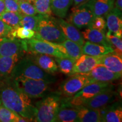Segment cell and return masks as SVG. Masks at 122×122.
I'll return each mask as SVG.
<instances>
[{"mask_svg":"<svg viewBox=\"0 0 122 122\" xmlns=\"http://www.w3.org/2000/svg\"><path fill=\"white\" fill-rule=\"evenodd\" d=\"M0 100L4 106L28 122L34 121L36 107L32 103L31 98L18 87L11 77H7L0 84Z\"/></svg>","mask_w":122,"mask_h":122,"instance_id":"1","label":"cell"},{"mask_svg":"<svg viewBox=\"0 0 122 122\" xmlns=\"http://www.w3.org/2000/svg\"><path fill=\"white\" fill-rule=\"evenodd\" d=\"M62 99L61 94H48L41 100L36 103V114L35 122H54L59 109L60 107Z\"/></svg>","mask_w":122,"mask_h":122,"instance_id":"2","label":"cell"},{"mask_svg":"<svg viewBox=\"0 0 122 122\" xmlns=\"http://www.w3.org/2000/svg\"><path fill=\"white\" fill-rule=\"evenodd\" d=\"M35 32L36 33L33 38L54 43L61 44L66 39L56 18L51 16L41 15Z\"/></svg>","mask_w":122,"mask_h":122,"instance_id":"3","label":"cell"},{"mask_svg":"<svg viewBox=\"0 0 122 122\" xmlns=\"http://www.w3.org/2000/svg\"><path fill=\"white\" fill-rule=\"evenodd\" d=\"M19 76L52 81L55 80L51 74L46 72L40 68L30 57H25L20 59L15 66L10 77L14 79Z\"/></svg>","mask_w":122,"mask_h":122,"instance_id":"4","label":"cell"},{"mask_svg":"<svg viewBox=\"0 0 122 122\" xmlns=\"http://www.w3.org/2000/svg\"><path fill=\"white\" fill-rule=\"evenodd\" d=\"M17 86L30 98H43L48 94L52 81L19 77L13 79Z\"/></svg>","mask_w":122,"mask_h":122,"instance_id":"5","label":"cell"},{"mask_svg":"<svg viewBox=\"0 0 122 122\" xmlns=\"http://www.w3.org/2000/svg\"><path fill=\"white\" fill-rule=\"evenodd\" d=\"M64 81L61 84V94L67 97H71L81 91L89 84L94 82L85 74H76Z\"/></svg>","mask_w":122,"mask_h":122,"instance_id":"6","label":"cell"},{"mask_svg":"<svg viewBox=\"0 0 122 122\" xmlns=\"http://www.w3.org/2000/svg\"><path fill=\"white\" fill-rule=\"evenodd\" d=\"M23 42L25 51L32 54H44L58 58H69L44 40L32 38Z\"/></svg>","mask_w":122,"mask_h":122,"instance_id":"7","label":"cell"},{"mask_svg":"<svg viewBox=\"0 0 122 122\" xmlns=\"http://www.w3.org/2000/svg\"><path fill=\"white\" fill-rule=\"evenodd\" d=\"M94 16L89 7L85 4L75 6L68 18V22L77 28L88 27Z\"/></svg>","mask_w":122,"mask_h":122,"instance_id":"8","label":"cell"},{"mask_svg":"<svg viewBox=\"0 0 122 122\" xmlns=\"http://www.w3.org/2000/svg\"><path fill=\"white\" fill-rule=\"evenodd\" d=\"M23 51H25L23 41L16 38L0 37V56L11 57L22 54Z\"/></svg>","mask_w":122,"mask_h":122,"instance_id":"9","label":"cell"},{"mask_svg":"<svg viewBox=\"0 0 122 122\" xmlns=\"http://www.w3.org/2000/svg\"><path fill=\"white\" fill-rule=\"evenodd\" d=\"M116 97L117 93L113 90V86L111 84L104 91L88 100L83 106L92 109H99L111 104L115 100Z\"/></svg>","mask_w":122,"mask_h":122,"instance_id":"10","label":"cell"},{"mask_svg":"<svg viewBox=\"0 0 122 122\" xmlns=\"http://www.w3.org/2000/svg\"><path fill=\"white\" fill-rule=\"evenodd\" d=\"M93 81L109 82L116 80L121 77L122 75L112 71L104 66L98 65L89 72L85 74Z\"/></svg>","mask_w":122,"mask_h":122,"instance_id":"11","label":"cell"},{"mask_svg":"<svg viewBox=\"0 0 122 122\" xmlns=\"http://www.w3.org/2000/svg\"><path fill=\"white\" fill-rule=\"evenodd\" d=\"M99 59L100 57H94L83 54L76 59L72 75L89 72L96 66L99 65Z\"/></svg>","mask_w":122,"mask_h":122,"instance_id":"12","label":"cell"},{"mask_svg":"<svg viewBox=\"0 0 122 122\" xmlns=\"http://www.w3.org/2000/svg\"><path fill=\"white\" fill-rule=\"evenodd\" d=\"M106 27L108 31L119 38L122 37V11L115 7L106 15Z\"/></svg>","mask_w":122,"mask_h":122,"instance_id":"13","label":"cell"},{"mask_svg":"<svg viewBox=\"0 0 122 122\" xmlns=\"http://www.w3.org/2000/svg\"><path fill=\"white\" fill-rule=\"evenodd\" d=\"M56 21L66 39L76 42L83 46L85 42V40L83 39L81 33L75 26L70 23L64 20L62 18L56 19Z\"/></svg>","mask_w":122,"mask_h":122,"instance_id":"14","label":"cell"},{"mask_svg":"<svg viewBox=\"0 0 122 122\" xmlns=\"http://www.w3.org/2000/svg\"><path fill=\"white\" fill-rule=\"evenodd\" d=\"M114 2L115 0H88L84 4L94 16H103L113 9Z\"/></svg>","mask_w":122,"mask_h":122,"instance_id":"15","label":"cell"},{"mask_svg":"<svg viewBox=\"0 0 122 122\" xmlns=\"http://www.w3.org/2000/svg\"><path fill=\"white\" fill-rule=\"evenodd\" d=\"M98 110L102 122H121L122 121V109L119 103L108 105Z\"/></svg>","mask_w":122,"mask_h":122,"instance_id":"16","label":"cell"},{"mask_svg":"<svg viewBox=\"0 0 122 122\" xmlns=\"http://www.w3.org/2000/svg\"><path fill=\"white\" fill-rule=\"evenodd\" d=\"M32 57L30 58L33 62L46 72L53 74L58 71L57 63L51 56L44 54H33Z\"/></svg>","mask_w":122,"mask_h":122,"instance_id":"17","label":"cell"},{"mask_svg":"<svg viewBox=\"0 0 122 122\" xmlns=\"http://www.w3.org/2000/svg\"><path fill=\"white\" fill-rule=\"evenodd\" d=\"M99 65L104 66L112 72L122 74V57L114 52L100 56Z\"/></svg>","mask_w":122,"mask_h":122,"instance_id":"18","label":"cell"},{"mask_svg":"<svg viewBox=\"0 0 122 122\" xmlns=\"http://www.w3.org/2000/svg\"><path fill=\"white\" fill-rule=\"evenodd\" d=\"M81 33L85 40L93 43L112 47L110 43L107 39L105 32L104 31L88 27L84 31H82Z\"/></svg>","mask_w":122,"mask_h":122,"instance_id":"19","label":"cell"},{"mask_svg":"<svg viewBox=\"0 0 122 122\" xmlns=\"http://www.w3.org/2000/svg\"><path fill=\"white\" fill-rule=\"evenodd\" d=\"M82 50L83 54L94 57H100L114 52V49L112 47L93 43L88 41H85L82 46Z\"/></svg>","mask_w":122,"mask_h":122,"instance_id":"20","label":"cell"},{"mask_svg":"<svg viewBox=\"0 0 122 122\" xmlns=\"http://www.w3.org/2000/svg\"><path fill=\"white\" fill-rule=\"evenodd\" d=\"M22 54L15 55L11 57L0 56V77H10L15 66L20 59Z\"/></svg>","mask_w":122,"mask_h":122,"instance_id":"21","label":"cell"},{"mask_svg":"<svg viewBox=\"0 0 122 122\" xmlns=\"http://www.w3.org/2000/svg\"><path fill=\"white\" fill-rule=\"evenodd\" d=\"M77 122H102L98 109H92L84 106L77 107Z\"/></svg>","mask_w":122,"mask_h":122,"instance_id":"22","label":"cell"},{"mask_svg":"<svg viewBox=\"0 0 122 122\" xmlns=\"http://www.w3.org/2000/svg\"><path fill=\"white\" fill-rule=\"evenodd\" d=\"M77 107L66 106L61 103L56 122H77Z\"/></svg>","mask_w":122,"mask_h":122,"instance_id":"23","label":"cell"},{"mask_svg":"<svg viewBox=\"0 0 122 122\" xmlns=\"http://www.w3.org/2000/svg\"><path fill=\"white\" fill-rule=\"evenodd\" d=\"M72 2V0H51V11L59 18H65Z\"/></svg>","mask_w":122,"mask_h":122,"instance_id":"24","label":"cell"},{"mask_svg":"<svg viewBox=\"0 0 122 122\" xmlns=\"http://www.w3.org/2000/svg\"><path fill=\"white\" fill-rule=\"evenodd\" d=\"M0 122H28L4 105H0Z\"/></svg>","mask_w":122,"mask_h":122,"instance_id":"25","label":"cell"},{"mask_svg":"<svg viewBox=\"0 0 122 122\" xmlns=\"http://www.w3.org/2000/svg\"><path fill=\"white\" fill-rule=\"evenodd\" d=\"M55 58V61L58 64V68L59 71L67 75H72L76 59L72 58L66 57Z\"/></svg>","mask_w":122,"mask_h":122,"instance_id":"26","label":"cell"},{"mask_svg":"<svg viewBox=\"0 0 122 122\" xmlns=\"http://www.w3.org/2000/svg\"><path fill=\"white\" fill-rule=\"evenodd\" d=\"M61 44L65 48L67 54L70 58L77 59L83 54L82 46L76 42L66 39Z\"/></svg>","mask_w":122,"mask_h":122,"instance_id":"27","label":"cell"},{"mask_svg":"<svg viewBox=\"0 0 122 122\" xmlns=\"http://www.w3.org/2000/svg\"><path fill=\"white\" fill-rule=\"evenodd\" d=\"M23 15L21 13L5 11L0 16V19L4 21L12 28H15L19 27L20 22Z\"/></svg>","mask_w":122,"mask_h":122,"instance_id":"28","label":"cell"},{"mask_svg":"<svg viewBox=\"0 0 122 122\" xmlns=\"http://www.w3.org/2000/svg\"><path fill=\"white\" fill-rule=\"evenodd\" d=\"M41 17V15H23L20 22L19 26L23 27L33 30H36L38 23Z\"/></svg>","mask_w":122,"mask_h":122,"instance_id":"29","label":"cell"},{"mask_svg":"<svg viewBox=\"0 0 122 122\" xmlns=\"http://www.w3.org/2000/svg\"><path fill=\"white\" fill-rule=\"evenodd\" d=\"M51 0H34L33 5L37 14L44 16H51Z\"/></svg>","mask_w":122,"mask_h":122,"instance_id":"30","label":"cell"},{"mask_svg":"<svg viewBox=\"0 0 122 122\" xmlns=\"http://www.w3.org/2000/svg\"><path fill=\"white\" fill-rule=\"evenodd\" d=\"M36 32L23 27H18L13 28L11 36L13 38H18L22 40H28L33 38Z\"/></svg>","mask_w":122,"mask_h":122,"instance_id":"31","label":"cell"},{"mask_svg":"<svg viewBox=\"0 0 122 122\" xmlns=\"http://www.w3.org/2000/svg\"><path fill=\"white\" fill-rule=\"evenodd\" d=\"M106 37L109 42L114 49V53L118 56H122V41L121 38H119L115 35L111 34L110 32L107 31L106 32Z\"/></svg>","mask_w":122,"mask_h":122,"instance_id":"32","label":"cell"},{"mask_svg":"<svg viewBox=\"0 0 122 122\" xmlns=\"http://www.w3.org/2000/svg\"><path fill=\"white\" fill-rule=\"evenodd\" d=\"M17 2L22 15H35L37 14L33 3L24 0H18Z\"/></svg>","mask_w":122,"mask_h":122,"instance_id":"33","label":"cell"},{"mask_svg":"<svg viewBox=\"0 0 122 122\" xmlns=\"http://www.w3.org/2000/svg\"><path fill=\"white\" fill-rule=\"evenodd\" d=\"M88 27L105 32L106 28V20L103 16H94Z\"/></svg>","mask_w":122,"mask_h":122,"instance_id":"34","label":"cell"},{"mask_svg":"<svg viewBox=\"0 0 122 122\" xmlns=\"http://www.w3.org/2000/svg\"><path fill=\"white\" fill-rule=\"evenodd\" d=\"M13 28L0 19V37H11V32Z\"/></svg>","mask_w":122,"mask_h":122,"instance_id":"35","label":"cell"},{"mask_svg":"<svg viewBox=\"0 0 122 122\" xmlns=\"http://www.w3.org/2000/svg\"><path fill=\"white\" fill-rule=\"evenodd\" d=\"M5 5L6 11L15 12V13H20L19 5L15 0H4Z\"/></svg>","mask_w":122,"mask_h":122,"instance_id":"36","label":"cell"},{"mask_svg":"<svg viewBox=\"0 0 122 122\" xmlns=\"http://www.w3.org/2000/svg\"><path fill=\"white\" fill-rule=\"evenodd\" d=\"M6 11L4 0H0V16Z\"/></svg>","mask_w":122,"mask_h":122,"instance_id":"37","label":"cell"},{"mask_svg":"<svg viewBox=\"0 0 122 122\" xmlns=\"http://www.w3.org/2000/svg\"><path fill=\"white\" fill-rule=\"evenodd\" d=\"M115 8L120 11H122V0H116Z\"/></svg>","mask_w":122,"mask_h":122,"instance_id":"38","label":"cell"},{"mask_svg":"<svg viewBox=\"0 0 122 122\" xmlns=\"http://www.w3.org/2000/svg\"><path fill=\"white\" fill-rule=\"evenodd\" d=\"M74 2V6H77L79 5L84 4L86 2H87L88 0H72Z\"/></svg>","mask_w":122,"mask_h":122,"instance_id":"39","label":"cell"},{"mask_svg":"<svg viewBox=\"0 0 122 122\" xmlns=\"http://www.w3.org/2000/svg\"><path fill=\"white\" fill-rule=\"evenodd\" d=\"M24 1H28V2H31V3H33V2H34V0H24Z\"/></svg>","mask_w":122,"mask_h":122,"instance_id":"40","label":"cell"},{"mask_svg":"<svg viewBox=\"0 0 122 122\" xmlns=\"http://www.w3.org/2000/svg\"><path fill=\"white\" fill-rule=\"evenodd\" d=\"M1 105V100H0V105Z\"/></svg>","mask_w":122,"mask_h":122,"instance_id":"41","label":"cell"},{"mask_svg":"<svg viewBox=\"0 0 122 122\" xmlns=\"http://www.w3.org/2000/svg\"><path fill=\"white\" fill-rule=\"evenodd\" d=\"M1 79H2V78H1V77H0V81H1Z\"/></svg>","mask_w":122,"mask_h":122,"instance_id":"42","label":"cell"},{"mask_svg":"<svg viewBox=\"0 0 122 122\" xmlns=\"http://www.w3.org/2000/svg\"><path fill=\"white\" fill-rule=\"evenodd\" d=\"M15 1H18V0H15Z\"/></svg>","mask_w":122,"mask_h":122,"instance_id":"43","label":"cell"}]
</instances>
